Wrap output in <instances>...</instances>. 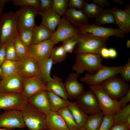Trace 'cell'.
I'll list each match as a JSON object with an SVG mask.
<instances>
[{
	"instance_id": "1",
	"label": "cell",
	"mask_w": 130,
	"mask_h": 130,
	"mask_svg": "<svg viewBox=\"0 0 130 130\" xmlns=\"http://www.w3.org/2000/svg\"><path fill=\"white\" fill-rule=\"evenodd\" d=\"M102 62L99 54L91 53H79L77 54L72 69L78 75L85 71L93 74L103 66Z\"/></svg>"
},
{
	"instance_id": "2",
	"label": "cell",
	"mask_w": 130,
	"mask_h": 130,
	"mask_svg": "<svg viewBox=\"0 0 130 130\" xmlns=\"http://www.w3.org/2000/svg\"><path fill=\"white\" fill-rule=\"evenodd\" d=\"M78 36V42L74 51L76 54L91 53L100 54L101 49L106 46V40L91 33L79 34Z\"/></svg>"
},
{
	"instance_id": "3",
	"label": "cell",
	"mask_w": 130,
	"mask_h": 130,
	"mask_svg": "<svg viewBox=\"0 0 130 130\" xmlns=\"http://www.w3.org/2000/svg\"><path fill=\"white\" fill-rule=\"evenodd\" d=\"M25 125L29 130H44L47 128L46 115L28 102L20 111Z\"/></svg>"
},
{
	"instance_id": "4",
	"label": "cell",
	"mask_w": 130,
	"mask_h": 130,
	"mask_svg": "<svg viewBox=\"0 0 130 130\" xmlns=\"http://www.w3.org/2000/svg\"><path fill=\"white\" fill-rule=\"evenodd\" d=\"M90 88L95 95L102 112L104 115L113 116L121 109L118 101L110 97L100 84L91 85Z\"/></svg>"
},
{
	"instance_id": "5",
	"label": "cell",
	"mask_w": 130,
	"mask_h": 130,
	"mask_svg": "<svg viewBox=\"0 0 130 130\" xmlns=\"http://www.w3.org/2000/svg\"><path fill=\"white\" fill-rule=\"evenodd\" d=\"M0 20V46L14 40L19 31L17 19L14 12L11 11L3 14Z\"/></svg>"
},
{
	"instance_id": "6",
	"label": "cell",
	"mask_w": 130,
	"mask_h": 130,
	"mask_svg": "<svg viewBox=\"0 0 130 130\" xmlns=\"http://www.w3.org/2000/svg\"><path fill=\"white\" fill-rule=\"evenodd\" d=\"M100 84L110 97L117 101L130 90V84L116 75L103 82Z\"/></svg>"
},
{
	"instance_id": "7",
	"label": "cell",
	"mask_w": 130,
	"mask_h": 130,
	"mask_svg": "<svg viewBox=\"0 0 130 130\" xmlns=\"http://www.w3.org/2000/svg\"><path fill=\"white\" fill-rule=\"evenodd\" d=\"M78 29V34L89 33L106 40L113 36L118 38H123L125 34L119 28L106 27L89 23L82 25Z\"/></svg>"
},
{
	"instance_id": "8",
	"label": "cell",
	"mask_w": 130,
	"mask_h": 130,
	"mask_svg": "<svg viewBox=\"0 0 130 130\" xmlns=\"http://www.w3.org/2000/svg\"><path fill=\"white\" fill-rule=\"evenodd\" d=\"M123 66L109 67L103 66L93 74L87 73L80 78L81 82L91 86L100 84L110 77L119 73Z\"/></svg>"
},
{
	"instance_id": "9",
	"label": "cell",
	"mask_w": 130,
	"mask_h": 130,
	"mask_svg": "<svg viewBox=\"0 0 130 130\" xmlns=\"http://www.w3.org/2000/svg\"><path fill=\"white\" fill-rule=\"evenodd\" d=\"M27 102L21 93H0V110L21 111Z\"/></svg>"
},
{
	"instance_id": "10",
	"label": "cell",
	"mask_w": 130,
	"mask_h": 130,
	"mask_svg": "<svg viewBox=\"0 0 130 130\" xmlns=\"http://www.w3.org/2000/svg\"><path fill=\"white\" fill-rule=\"evenodd\" d=\"M39 9L29 6L20 7L15 13L17 19L18 31L23 28L33 29L36 26L35 17Z\"/></svg>"
},
{
	"instance_id": "11",
	"label": "cell",
	"mask_w": 130,
	"mask_h": 130,
	"mask_svg": "<svg viewBox=\"0 0 130 130\" xmlns=\"http://www.w3.org/2000/svg\"><path fill=\"white\" fill-rule=\"evenodd\" d=\"M25 127L20 111L7 110L0 114V128L11 130Z\"/></svg>"
},
{
	"instance_id": "12",
	"label": "cell",
	"mask_w": 130,
	"mask_h": 130,
	"mask_svg": "<svg viewBox=\"0 0 130 130\" xmlns=\"http://www.w3.org/2000/svg\"><path fill=\"white\" fill-rule=\"evenodd\" d=\"M78 34V28L74 26L63 16L50 39L54 44Z\"/></svg>"
},
{
	"instance_id": "13",
	"label": "cell",
	"mask_w": 130,
	"mask_h": 130,
	"mask_svg": "<svg viewBox=\"0 0 130 130\" xmlns=\"http://www.w3.org/2000/svg\"><path fill=\"white\" fill-rule=\"evenodd\" d=\"M76 99L78 104L88 115L102 112L96 96L91 89L85 91Z\"/></svg>"
},
{
	"instance_id": "14",
	"label": "cell",
	"mask_w": 130,
	"mask_h": 130,
	"mask_svg": "<svg viewBox=\"0 0 130 130\" xmlns=\"http://www.w3.org/2000/svg\"><path fill=\"white\" fill-rule=\"evenodd\" d=\"M22 82L23 91L21 93L27 100L32 96L39 92L50 91L46 84L39 76L28 78H22Z\"/></svg>"
},
{
	"instance_id": "15",
	"label": "cell",
	"mask_w": 130,
	"mask_h": 130,
	"mask_svg": "<svg viewBox=\"0 0 130 130\" xmlns=\"http://www.w3.org/2000/svg\"><path fill=\"white\" fill-rule=\"evenodd\" d=\"M22 80L18 73L2 78L0 81V93H22Z\"/></svg>"
},
{
	"instance_id": "16",
	"label": "cell",
	"mask_w": 130,
	"mask_h": 130,
	"mask_svg": "<svg viewBox=\"0 0 130 130\" xmlns=\"http://www.w3.org/2000/svg\"><path fill=\"white\" fill-rule=\"evenodd\" d=\"M54 45L50 39L32 44L28 47V56L35 61L49 57Z\"/></svg>"
},
{
	"instance_id": "17",
	"label": "cell",
	"mask_w": 130,
	"mask_h": 130,
	"mask_svg": "<svg viewBox=\"0 0 130 130\" xmlns=\"http://www.w3.org/2000/svg\"><path fill=\"white\" fill-rule=\"evenodd\" d=\"M19 61L18 73L22 78L27 79L39 76V72L36 61L28 56Z\"/></svg>"
},
{
	"instance_id": "18",
	"label": "cell",
	"mask_w": 130,
	"mask_h": 130,
	"mask_svg": "<svg viewBox=\"0 0 130 130\" xmlns=\"http://www.w3.org/2000/svg\"><path fill=\"white\" fill-rule=\"evenodd\" d=\"M79 75L76 73H70L64 83L68 98L70 100L76 99L85 91L83 84L78 81Z\"/></svg>"
},
{
	"instance_id": "19",
	"label": "cell",
	"mask_w": 130,
	"mask_h": 130,
	"mask_svg": "<svg viewBox=\"0 0 130 130\" xmlns=\"http://www.w3.org/2000/svg\"><path fill=\"white\" fill-rule=\"evenodd\" d=\"M47 91H43L36 93L28 100V103L46 115L51 111Z\"/></svg>"
},
{
	"instance_id": "20",
	"label": "cell",
	"mask_w": 130,
	"mask_h": 130,
	"mask_svg": "<svg viewBox=\"0 0 130 130\" xmlns=\"http://www.w3.org/2000/svg\"><path fill=\"white\" fill-rule=\"evenodd\" d=\"M37 14L42 17L41 25L51 30L53 32L56 30L57 27L60 22V16L52 9L45 11H38Z\"/></svg>"
},
{
	"instance_id": "21",
	"label": "cell",
	"mask_w": 130,
	"mask_h": 130,
	"mask_svg": "<svg viewBox=\"0 0 130 130\" xmlns=\"http://www.w3.org/2000/svg\"><path fill=\"white\" fill-rule=\"evenodd\" d=\"M110 10L113 13L116 24L119 29L125 34L130 32V15L124 10L114 7Z\"/></svg>"
},
{
	"instance_id": "22",
	"label": "cell",
	"mask_w": 130,
	"mask_h": 130,
	"mask_svg": "<svg viewBox=\"0 0 130 130\" xmlns=\"http://www.w3.org/2000/svg\"><path fill=\"white\" fill-rule=\"evenodd\" d=\"M64 15L65 19L77 28L82 25L88 23L89 18L82 10L69 8L67 9Z\"/></svg>"
},
{
	"instance_id": "23",
	"label": "cell",
	"mask_w": 130,
	"mask_h": 130,
	"mask_svg": "<svg viewBox=\"0 0 130 130\" xmlns=\"http://www.w3.org/2000/svg\"><path fill=\"white\" fill-rule=\"evenodd\" d=\"M47 128L50 130H69L63 119L58 112L51 111L46 115Z\"/></svg>"
},
{
	"instance_id": "24",
	"label": "cell",
	"mask_w": 130,
	"mask_h": 130,
	"mask_svg": "<svg viewBox=\"0 0 130 130\" xmlns=\"http://www.w3.org/2000/svg\"><path fill=\"white\" fill-rule=\"evenodd\" d=\"M36 61L39 69V76L46 84L52 79L50 73L53 64L52 60L50 57Z\"/></svg>"
},
{
	"instance_id": "25",
	"label": "cell",
	"mask_w": 130,
	"mask_h": 130,
	"mask_svg": "<svg viewBox=\"0 0 130 130\" xmlns=\"http://www.w3.org/2000/svg\"><path fill=\"white\" fill-rule=\"evenodd\" d=\"M46 85L50 91L63 99L67 100V94L61 78L53 76L52 80L47 83Z\"/></svg>"
},
{
	"instance_id": "26",
	"label": "cell",
	"mask_w": 130,
	"mask_h": 130,
	"mask_svg": "<svg viewBox=\"0 0 130 130\" xmlns=\"http://www.w3.org/2000/svg\"><path fill=\"white\" fill-rule=\"evenodd\" d=\"M53 32L42 25L36 26L33 29L32 44L50 39ZM31 44V45H32Z\"/></svg>"
},
{
	"instance_id": "27",
	"label": "cell",
	"mask_w": 130,
	"mask_h": 130,
	"mask_svg": "<svg viewBox=\"0 0 130 130\" xmlns=\"http://www.w3.org/2000/svg\"><path fill=\"white\" fill-rule=\"evenodd\" d=\"M48 94L51 111L58 112L61 109L68 107L72 102L65 100L50 91Z\"/></svg>"
},
{
	"instance_id": "28",
	"label": "cell",
	"mask_w": 130,
	"mask_h": 130,
	"mask_svg": "<svg viewBox=\"0 0 130 130\" xmlns=\"http://www.w3.org/2000/svg\"><path fill=\"white\" fill-rule=\"evenodd\" d=\"M78 125L83 127L88 116L79 106L77 101L72 102L68 107Z\"/></svg>"
},
{
	"instance_id": "29",
	"label": "cell",
	"mask_w": 130,
	"mask_h": 130,
	"mask_svg": "<svg viewBox=\"0 0 130 130\" xmlns=\"http://www.w3.org/2000/svg\"><path fill=\"white\" fill-rule=\"evenodd\" d=\"M104 116L102 112L90 115L88 116L83 127L86 130H99Z\"/></svg>"
},
{
	"instance_id": "30",
	"label": "cell",
	"mask_w": 130,
	"mask_h": 130,
	"mask_svg": "<svg viewBox=\"0 0 130 130\" xmlns=\"http://www.w3.org/2000/svg\"><path fill=\"white\" fill-rule=\"evenodd\" d=\"M63 119L69 130H79L80 127L77 124L68 107L58 112Z\"/></svg>"
},
{
	"instance_id": "31",
	"label": "cell",
	"mask_w": 130,
	"mask_h": 130,
	"mask_svg": "<svg viewBox=\"0 0 130 130\" xmlns=\"http://www.w3.org/2000/svg\"><path fill=\"white\" fill-rule=\"evenodd\" d=\"M18 61L6 60L0 66L2 71V78L18 73Z\"/></svg>"
},
{
	"instance_id": "32",
	"label": "cell",
	"mask_w": 130,
	"mask_h": 130,
	"mask_svg": "<svg viewBox=\"0 0 130 130\" xmlns=\"http://www.w3.org/2000/svg\"><path fill=\"white\" fill-rule=\"evenodd\" d=\"M93 24L98 26L108 24H115L114 15L110 9H104L96 17Z\"/></svg>"
},
{
	"instance_id": "33",
	"label": "cell",
	"mask_w": 130,
	"mask_h": 130,
	"mask_svg": "<svg viewBox=\"0 0 130 130\" xmlns=\"http://www.w3.org/2000/svg\"><path fill=\"white\" fill-rule=\"evenodd\" d=\"M67 53L62 45L53 47L50 57L52 59L53 64L59 63L66 58Z\"/></svg>"
},
{
	"instance_id": "34",
	"label": "cell",
	"mask_w": 130,
	"mask_h": 130,
	"mask_svg": "<svg viewBox=\"0 0 130 130\" xmlns=\"http://www.w3.org/2000/svg\"><path fill=\"white\" fill-rule=\"evenodd\" d=\"M104 9L92 2H85L82 10L89 19L96 17Z\"/></svg>"
},
{
	"instance_id": "35",
	"label": "cell",
	"mask_w": 130,
	"mask_h": 130,
	"mask_svg": "<svg viewBox=\"0 0 130 130\" xmlns=\"http://www.w3.org/2000/svg\"><path fill=\"white\" fill-rule=\"evenodd\" d=\"M130 116V104L121 108L113 115L114 123H126L128 117Z\"/></svg>"
},
{
	"instance_id": "36",
	"label": "cell",
	"mask_w": 130,
	"mask_h": 130,
	"mask_svg": "<svg viewBox=\"0 0 130 130\" xmlns=\"http://www.w3.org/2000/svg\"><path fill=\"white\" fill-rule=\"evenodd\" d=\"M33 29L23 28L19 31L17 36L20 40L27 47L32 44Z\"/></svg>"
},
{
	"instance_id": "37",
	"label": "cell",
	"mask_w": 130,
	"mask_h": 130,
	"mask_svg": "<svg viewBox=\"0 0 130 130\" xmlns=\"http://www.w3.org/2000/svg\"><path fill=\"white\" fill-rule=\"evenodd\" d=\"M16 52L19 59L23 58L28 56V47L19 39L17 36L14 39Z\"/></svg>"
},
{
	"instance_id": "38",
	"label": "cell",
	"mask_w": 130,
	"mask_h": 130,
	"mask_svg": "<svg viewBox=\"0 0 130 130\" xmlns=\"http://www.w3.org/2000/svg\"><path fill=\"white\" fill-rule=\"evenodd\" d=\"M68 0H52V9L60 16L65 14L68 5Z\"/></svg>"
},
{
	"instance_id": "39",
	"label": "cell",
	"mask_w": 130,
	"mask_h": 130,
	"mask_svg": "<svg viewBox=\"0 0 130 130\" xmlns=\"http://www.w3.org/2000/svg\"><path fill=\"white\" fill-rule=\"evenodd\" d=\"M6 60L19 61L20 60L17 56L15 49L14 39L5 44Z\"/></svg>"
},
{
	"instance_id": "40",
	"label": "cell",
	"mask_w": 130,
	"mask_h": 130,
	"mask_svg": "<svg viewBox=\"0 0 130 130\" xmlns=\"http://www.w3.org/2000/svg\"><path fill=\"white\" fill-rule=\"evenodd\" d=\"M78 41V35L72 36L62 41V46L66 52L71 53L74 50Z\"/></svg>"
},
{
	"instance_id": "41",
	"label": "cell",
	"mask_w": 130,
	"mask_h": 130,
	"mask_svg": "<svg viewBox=\"0 0 130 130\" xmlns=\"http://www.w3.org/2000/svg\"><path fill=\"white\" fill-rule=\"evenodd\" d=\"M13 4L20 7L25 6H32L39 9L40 6V0H12Z\"/></svg>"
},
{
	"instance_id": "42",
	"label": "cell",
	"mask_w": 130,
	"mask_h": 130,
	"mask_svg": "<svg viewBox=\"0 0 130 130\" xmlns=\"http://www.w3.org/2000/svg\"><path fill=\"white\" fill-rule=\"evenodd\" d=\"M114 123L112 115H104L102 122L99 130H110Z\"/></svg>"
},
{
	"instance_id": "43",
	"label": "cell",
	"mask_w": 130,
	"mask_h": 130,
	"mask_svg": "<svg viewBox=\"0 0 130 130\" xmlns=\"http://www.w3.org/2000/svg\"><path fill=\"white\" fill-rule=\"evenodd\" d=\"M122 78L125 81H130V59H128L127 63L123 66L119 73Z\"/></svg>"
},
{
	"instance_id": "44",
	"label": "cell",
	"mask_w": 130,
	"mask_h": 130,
	"mask_svg": "<svg viewBox=\"0 0 130 130\" xmlns=\"http://www.w3.org/2000/svg\"><path fill=\"white\" fill-rule=\"evenodd\" d=\"M85 2L83 0H69L68 5L69 8L81 10H82Z\"/></svg>"
},
{
	"instance_id": "45",
	"label": "cell",
	"mask_w": 130,
	"mask_h": 130,
	"mask_svg": "<svg viewBox=\"0 0 130 130\" xmlns=\"http://www.w3.org/2000/svg\"><path fill=\"white\" fill-rule=\"evenodd\" d=\"M40 6L39 11H45L52 9V0H40Z\"/></svg>"
},
{
	"instance_id": "46",
	"label": "cell",
	"mask_w": 130,
	"mask_h": 130,
	"mask_svg": "<svg viewBox=\"0 0 130 130\" xmlns=\"http://www.w3.org/2000/svg\"><path fill=\"white\" fill-rule=\"evenodd\" d=\"M110 130H130V126L126 123H114Z\"/></svg>"
},
{
	"instance_id": "47",
	"label": "cell",
	"mask_w": 130,
	"mask_h": 130,
	"mask_svg": "<svg viewBox=\"0 0 130 130\" xmlns=\"http://www.w3.org/2000/svg\"><path fill=\"white\" fill-rule=\"evenodd\" d=\"M130 101V90L118 101L121 108L127 105V104Z\"/></svg>"
},
{
	"instance_id": "48",
	"label": "cell",
	"mask_w": 130,
	"mask_h": 130,
	"mask_svg": "<svg viewBox=\"0 0 130 130\" xmlns=\"http://www.w3.org/2000/svg\"><path fill=\"white\" fill-rule=\"evenodd\" d=\"M6 60L5 44L0 46V67Z\"/></svg>"
},
{
	"instance_id": "49",
	"label": "cell",
	"mask_w": 130,
	"mask_h": 130,
	"mask_svg": "<svg viewBox=\"0 0 130 130\" xmlns=\"http://www.w3.org/2000/svg\"><path fill=\"white\" fill-rule=\"evenodd\" d=\"M92 2L103 8L109 4V2L108 0H93Z\"/></svg>"
},
{
	"instance_id": "50",
	"label": "cell",
	"mask_w": 130,
	"mask_h": 130,
	"mask_svg": "<svg viewBox=\"0 0 130 130\" xmlns=\"http://www.w3.org/2000/svg\"><path fill=\"white\" fill-rule=\"evenodd\" d=\"M100 55L105 58H109V49L106 47L102 48L100 51Z\"/></svg>"
},
{
	"instance_id": "51",
	"label": "cell",
	"mask_w": 130,
	"mask_h": 130,
	"mask_svg": "<svg viewBox=\"0 0 130 130\" xmlns=\"http://www.w3.org/2000/svg\"><path fill=\"white\" fill-rule=\"evenodd\" d=\"M109 58H114L117 57V51L114 48H111L109 49Z\"/></svg>"
},
{
	"instance_id": "52",
	"label": "cell",
	"mask_w": 130,
	"mask_h": 130,
	"mask_svg": "<svg viewBox=\"0 0 130 130\" xmlns=\"http://www.w3.org/2000/svg\"><path fill=\"white\" fill-rule=\"evenodd\" d=\"M9 0H0V20L3 15V10L6 3L9 1Z\"/></svg>"
},
{
	"instance_id": "53",
	"label": "cell",
	"mask_w": 130,
	"mask_h": 130,
	"mask_svg": "<svg viewBox=\"0 0 130 130\" xmlns=\"http://www.w3.org/2000/svg\"><path fill=\"white\" fill-rule=\"evenodd\" d=\"M124 10L128 13L130 15V4H127Z\"/></svg>"
},
{
	"instance_id": "54",
	"label": "cell",
	"mask_w": 130,
	"mask_h": 130,
	"mask_svg": "<svg viewBox=\"0 0 130 130\" xmlns=\"http://www.w3.org/2000/svg\"><path fill=\"white\" fill-rule=\"evenodd\" d=\"M112 1L117 4L119 5H123L124 4L123 0H113Z\"/></svg>"
},
{
	"instance_id": "55",
	"label": "cell",
	"mask_w": 130,
	"mask_h": 130,
	"mask_svg": "<svg viewBox=\"0 0 130 130\" xmlns=\"http://www.w3.org/2000/svg\"><path fill=\"white\" fill-rule=\"evenodd\" d=\"M125 123L130 126V116L127 118Z\"/></svg>"
},
{
	"instance_id": "56",
	"label": "cell",
	"mask_w": 130,
	"mask_h": 130,
	"mask_svg": "<svg viewBox=\"0 0 130 130\" xmlns=\"http://www.w3.org/2000/svg\"><path fill=\"white\" fill-rule=\"evenodd\" d=\"M126 46L127 48L130 47V40H128L126 43Z\"/></svg>"
},
{
	"instance_id": "57",
	"label": "cell",
	"mask_w": 130,
	"mask_h": 130,
	"mask_svg": "<svg viewBox=\"0 0 130 130\" xmlns=\"http://www.w3.org/2000/svg\"><path fill=\"white\" fill-rule=\"evenodd\" d=\"M2 71L1 68L0 67V78L1 79L2 78Z\"/></svg>"
},
{
	"instance_id": "58",
	"label": "cell",
	"mask_w": 130,
	"mask_h": 130,
	"mask_svg": "<svg viewBox=\"0 0 130 130\" xmlns=\"http://www.w3.org/2000/svg\"><path fill=\"white\" fill-rule=\"evenodd\" d=\"M0 130H16L15 129H13V130H9L8 129H6L4 128H0Z\"/></svg>"
},
{
	"instance_id": "59",
	"label": "cell",
	"mask_w": 130,
	"mask_h": 130,
	"mask_svg": "<svg viewBox=\"0 0 130 130\" xmlns=\"http://www.w3.org/2000/svg\"><path fill=\"white\" fill-rule=\"evenodd\" d=\"M79 130H86L84 127H82L80 128Z\"/></svg>"
},
{
	"instance_id": "60",
	"label": "cell",
	"mask_w": 130,
	"mask_h": 130,
	"mask_svg": "<svg viewBox=\"0 0 130 130\" xmlns=\"http://www.w3.org/2000/svg\"><path fill=\"white\" fill-rule=\"evenodd\" d=\"M1 21L0 20V30H1Z\"/></svg>"
},
{
	"instance_id": "61",
	"label": "cell",
	"mask_w": 130,
	"mask_h": 130,
	"mask_svg": "<svg viewBox=\"0 0 130 130\" xmlns=\"http://www.w3.org/2000/svg\"><path fill=\"white\" fill-rule=\"evenodd\" d=\"M44 130H49V129H48V128H47L46 129H45Z\"/></svg>"
},
{
	"instance_id": "62",
	"label": "cell",
	"mask_w": 130,
	"mask_h": 130,
	"mask_svg": "<svg viewBox=\"0 0 130 130\" xmlns=\"http://www.w3.org/2000/svg\"><path fill=\"white\" fill-rule=\"evenodd\" d=\"M1 79L0 78V80H1Z\"/></svg>"
}]
</instances>
